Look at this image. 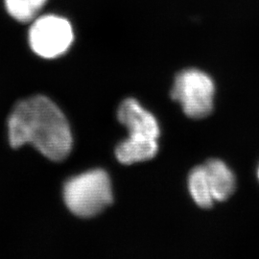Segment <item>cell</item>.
<instances>
[{"mask_svg": "<svg viewBox=\"0 0 259 259\" xmlns=\"http://www.w3.org/2000/svg\"><path fill=\"white\" fill-rule=\"evenodd\" d=\"M13 148L30 144L52 161H62L72 149V135L65 114L49 98L37 95L16 105L8 120Z\"/></svg>", "mask_w": 259, "mask_h": 259, "instance_id": "obj_1", "label": "cell"}, {"mask_svg": "<svg viewBox=\"0 0 259 259\" xmlns=\"http://www.w3.org/2000/svg\"><path fill=\"white\" fill-rule=\"evenodd\" d=\"M64 200L70 212L78 217L100 214L113 201L110 177L96 169L70 179L64 187Z\"/></svg>", "mask_w": 259, "mask_h": 259, "instance_id": "obj_2", "label": "cell"}, {"mask_svg": "<svg viewBox=\"0 0 259 259\" xmlns=\"http://www.w3.org/2000/svg\"><path fill=\"white\" fill-rule=\"evenodd\" d=\"M216 87L212 77L203 70L188 68L177 75L171 98L182 106L191 119H204L212 113Z\"/></svg>", "mask_w": 259, "mask_h": 259, "instance_id": "obj_3", "label": "cell"}, {"mask_svg": "<svg viewBox=\"0 0 259 259\" xmlns=\"http://www.w3.org/2000/svg\"><path fill=\"white\" fill-rule=\"evenodd\" d=\"M73 39L70 23L64 18L52 15L37 19L29 32L31 48L37 55L46 59L63 55L71 47Z\"/></svg>", "mask_w": 259, "mask_h": 259, "instance_id": "obj_4", "label": "cell"}, {"mask_svg": "<svg viewBox=\"0 0 259 259\" xmlns=\"http://www.w3.org/2000/svg\"><path fill=\"white\" fill-rule=\"evenodd\" d=\"M118 120L129 131V138L158 140L160 129L155 116L135 99L123 101L117 111Z\"/></svg>", "mask_w": 259, "mask_h": 259, "instance_id": "obj_5", "label": "cell"}, {"mask_svg": "<svg viewBox=\"0 0 259 259\" xmlns=\"http://www.w3.org/2000/svg\"><path fill=\"white\" fill-rule=\"evenodd\" d=\"M215 203L229 200L236 189V177L221 159L212 158L204 164Z\"/></svg>", "mask_w": 259, "mask_h": 259, "instance_id": "obj_6", "label": "cell"}, {"mask_svg": "<svg viewBox=\"0 0 259 259\" xmlns=\"http://www.w3.org/2000/svg\"><path fill=\"white\" fill-rule=\"evenodd\" d=\"M158 140H145L128 138L116 147L115 156L118 161L130 165L147 161L157 156Z\"/></svg>", "mask_w": 259, "mask_h": 259, "instance_id": "obj_7", "label": "cell"}, {"mask_svg": "<svg viewBox=\"0 0 259 259\" xmlns=\"http://www.w3.org/2000/svg\"><path fill=\"white\" fill-rule=\"evenodd\" d=\"M188 191L195 204L203 209L211 208L215 201L208 184L204 164L196 166L190 171L187 179Z\"/></svg>", "mask_w": 259, "mask_h": 259, "instance_id": "obj_8", "label": "cell"}, {"mask_svg": "<svg viewBox=\"0 0 259 259\" xmlns=\"http://www.w3.org/2000/svg\"><path fill=\"white\" fill-rule=\"evenodd\" d=\"M47 0H5L10 16L21 22L30 21L42 9Z\"/></svg>", "mask_w": 259, "mask_h": 259, "instance_id": "obj_9", "label": "cell"}, {"mask_svg": "<svg viewBox=\"0 0 259 259\" xmlns=\"http://www.w3.org/2000/svg\"><path fill=\"white\" fill-rule=\"evenodd\" d=\"M256 175H257V179H258V181H259V165H258V167H257V171H256Z\"/></svg>", "mask_w": 259, "mask_h": 259, "instance_id": "obj_10", "label": "cell"}]
</instances>
